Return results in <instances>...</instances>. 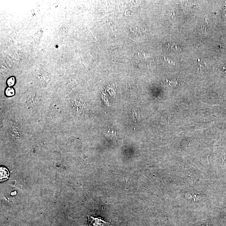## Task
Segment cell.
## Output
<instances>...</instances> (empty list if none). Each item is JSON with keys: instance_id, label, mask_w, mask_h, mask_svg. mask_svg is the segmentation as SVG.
<instances>
[{"instance_id": "cell-4", "label": "cell", "mask_w": 226, "mask_h": 226, "mask_svg": "<svg viewBox=\"0 0 226 226\" xmlns=\"http://www.w3.org/2000/svg\"><path fill=\"white\" fill-rule=\"evenodd\" d=\"M15 79L14 77H11L7 80V84L9 86H13L15 84Z\"/></svg>"}, {"instance_id": "cell-1", "label": "cell", "mask_w": 226, "mask_h": 226, "mask_svg": "<svg viewBox=\"0 0 226 226\" xmlns=\"http://www.w3.org/2000/svg\"><path fill=\"white\" fill-rule=\"evenodd\" d=\"M87 224L89 226H108L111 225L104 218L93 216H88Z\"/></svg>"}, {"instance_id": "cell-3", "label": "cell", "mask_w": 226, "mask_h": 226, "mask_svg": "<svg viewBox=\"0 0 226 226\" xmlns=\"http://www.w3.org/2000/svg\"><path fill=\"white\" fill-rule=\"evenodd\" d=\"M15 94L14 89L11 87H8L5 91V94L8 96H14Z\"/></svg>"}, {"instance_id": "cell-2", "label": "cell", "mask_w": 226, "mask_h": 226, "mask_svg": "<svg viewBox=\"0 0 226 226\" xmlns=\"http://www.w3.org/2000/svg\"><path fill=\"white\" fill-rule=\"evenodd\" d=\"M9 176L8 170L4 167L1 168V180H3L7 179Z\"/></svg>"}]
</instances>
